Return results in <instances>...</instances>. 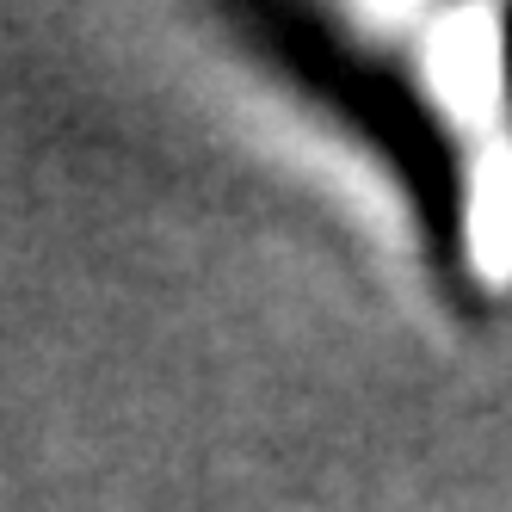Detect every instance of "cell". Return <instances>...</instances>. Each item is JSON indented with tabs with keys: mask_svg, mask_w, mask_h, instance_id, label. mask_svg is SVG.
<instances>
[{
	"mask_svg": "<svg viewBox=\"0 0 512 512\" xmlns=\"http://www.w3.org/2000/svg\"><path fill=\"white\" fill-rule=\"evenodd\" d=\"M204 19L223 25L229 44L266 81H278L297 105H309L321 124H334L377 161L420 241L432 290L457 315H482L463 149L414 68L346 19L297 7V0H216L204 7Z\"/></svg>",
	"mask_w": 512,
	"mask_h": 512,
	"instance_id": "6da1fadb",
	"label": "cell"
},
{
	"mask_svg": "<svg viewBox=\"0 0 512 512\" xmlns=\"http://www.w3.org/2000/svg\"><path fill=\"white\" fill-rule=\"evenodd\" d=\"M500 87H506V112H512V13H500Z\"/></svg>",
	"mask_w": 512,
	"mask_h": 512,
	"instance_id": "7a4b0ae2",
	"label": "cell"
}]
</instances>
